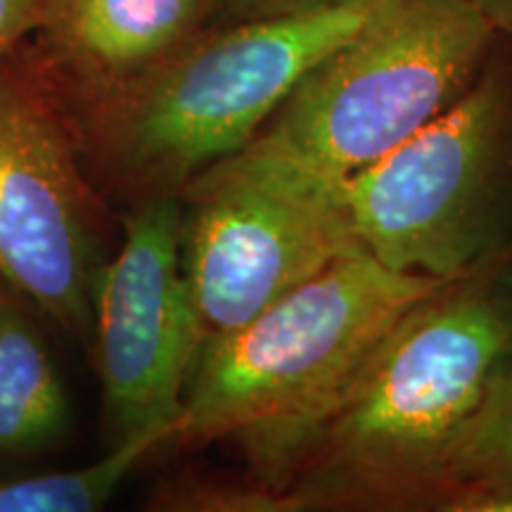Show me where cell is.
<instances>
[{"label":"cell","mask_w":512,"mask_h":512,"mask_svg":"<svg viewBox=\"0 0 512 512\" xmlns=\"http://www.w3.org/2000/svg\"><path fill=\"white\" fill-rule=\"evenodd\" d=\"M510 342L512 302L486 268L415 306L313 432L283 489L290 512L434 510Z\"/></svg>","instance_id":"1"},{"label":"cell","mask_w":512,"mask_h":512,"mask_svg":"<svg viewBox=\"0 0 512 512\" xmlns=\"http://www.w3.org/2000/svg\"><path fill=\"white\" fill-rule=\"evenodd\" d=\"M451 283L394 271L366 249L342 256L245 325L204 339L171 441L240 439L256 482L283 494L375 349Z\"/></svg>","instance_id":"2"},{"label":"cell","mask_w":512,"mask_h":512,"mask_svg":"<svg viewBox=\"0 0 512 512\" xmlns=\"http://www.w3.org/2000/svg\"><path fill=\"white\" fill-rule=\"evenodd\" d=\"M380 3L344 0L200 29L114 95L102 119L112 159L136 181L183 188L252 143L304 76Z\"/></svg>","instance_id":"3"},{"label":"cell","mask_w":512,"mask_h":512,"mask_svg":"<svg viewBox=\"0 0 512 512\" xmlns=\"http://www.w3.org/2000/svg\"><path fill=\"white\" fill-rule=\"evenodd\" d=\"M496 41L472 0H382L252 143L347 183L446 112Z\"/></svg>","instance_id":"4"},{"label":"cell","mask_w":512,"mask_h":512,"mask_svg":"<svg viewBox=\"0 0 512 512\" xmlns=\"http://www.w3.org/2000/svg\"><path fill=\"white\" fill-rule=\"evenodd\" d=\"M361 247L384 266L470 278L512 245V41L498 36L472 86L344 183Z\"/></svg>","instance_id":"5"},{"label":"cell","mask_w":512,"mask_h":512,"mask_svg":"<svg viewBox=\"0 0 512 512\" xmlns=\"http://www.w3.org/2000/svg\"><path fill=\"white\" fill-rule=\"evenodd\" d=\"M183 268L207 337L358 252L344 183L247 143L181 188Z\"/></svg>","instance_id":"6"},{"label":"cell","mask_w":512,"mask_h":512,"mask_svg":"<svg viewBox=\"0 0 512 512\" xmlns=\"http://www.w3.org/2000/svg\"><path fill=\"white\" fill-rule=\"evenodd\" d=\"M93 320L112 444L174 439L207 339L183 268V200L152 197L126 219L112 264L98 268Z\"/></svg>","instance_id":"7"},{"label":"cell","mask_w":512,"mask_h":512,"mask_svg":"<svg viewBox=\"0 0 512 512\" xmlns=\"http://www.w3.org/2000/svg\"><path fill=\"white\" fill-rule=\"evenodd\" d=\"M86 188L60 126L0 74V280L60 320H91L93 230Z\"/></svg>","instance_id":"8"},{"label":"cell","mask_w":512,"mask_h":512,"mask_svg":"<svg viewBox=\"0 0 512 512\" xmlns=\"http://www.w3.org/2000/svg\"><path fill=\"white\" fill-rule=\"evenodd\" d=\"M211 0H55L43 29L81 67L133 79L209 22Z\"/></svg>","instance_id":"9"},{"label":"cell","mask_w":512,"mask_h":512,"mask_svg":"<svg viewBox=\"0 0 512 512\" xmlns=\"http://www.w3.org/2000/svg\"><path fill=\"white\" fill-rule=\"evenodd\" d=\"M67 422V392L46 339L17 299L0 290V456L43 451Z\"/></svg>","instance_id":"10"},{"label":"cell","mask_w":512,"mask_h":512,"mask_svg":"<svg viewBox=\"0 0 512 512\" xmlns=\"http://www.w3.org/2000/svg\"><path fill=\"white\" fill-rule=\"evenodd\" d=\"M512 489V342L491 370L479 406L458 439L434 510L451 494Z\"/></svg>","instance_id":"11"},{"label":"cell","mask_w":512,"mask_h":512,"mask_svg":"<svg viewBox=\"0 0 512 512\" xmlns=\"http://www.w3.org/2000/svg\"><path fill=\"white\" fill-rule=\"evenodd\" d=\"M166 444L162 434H143L119 444L95 463L67 472L0 482V512H93L110 501L128 472L152 448Z\"/></svg>","instance_id":"12"},{"label":"cell","mask_w":512,"mask_h":512,"mask_svg":"<svg viewBox=\"0 0 512 512\" xmlns=\"http://www.w3.org/2000/svg\"><path fill=\"white\" fill-rule=\"evenodd\" d=\"M344 3V0H211L209 24L223 27V24L252 22V19H268L297 15L318 8Z\"/></svg>","instance_id":"13"},{"label":"cell","mask_w":512,"mask_h":512,"mask_svg":"<svg viewBox=\"0 0 512 512\" xmlns=\"http://www.w3.org/2000/svg\"><path fill=\"white\" fill-rule=\"evenodd\" d=\"M55 0H0V57L29 31L43 29Z\"/></svg>","instance_id":"14"},{"label":"cell","mask_w":512,"mask_h":512,"mask_svg":"<svg viewBox=\"0 0 512 512\" xmlns=\"http://www.w3.org/2000/svg\"><path fill=\"white\" fill-rule=\"evenodd\" d=\"M437 512H512V489H470L451 494Z\"/></svg>","instance_id":"15"},{"label":"cell","mask_w":512,"mask_h":512,"mask_svg":"<svg viewBox=\"0 0 512 512\" xmlns=\"http://www.w3.org/2000/svg\"><path fill=\"white\" fill-rule=\"evenodd\" d=\"M491 24V29L505 41H512V0H472Z\"/></svg>","instance_id":"16"},{"label":"cell","mask_w":512,"mask_h":512,"mask_svg":"<svg viewBox=\"0 0 512 512\" xmlns=\"http://www.w3.org/2000/svg\"><path fill=\"white\" fill-rule=\"evenodd\" d=\"M486 271H489L491 283L501 290L505 299H510L512 302V245L505 249V254L501 256V259H496L494 264L486 268Z\"/></svg>","instance_id":"17"}]
</instances>
